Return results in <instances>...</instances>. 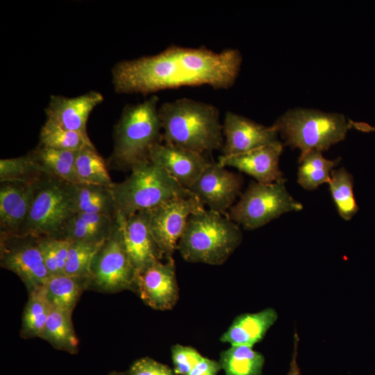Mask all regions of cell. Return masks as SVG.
I'll return each instance as SVG.
<instances>
[{
    "mask_svg": "<svg viewBox=\"0 0 375 375\" xmlns=\"http://www.w3.org/2000/svg\"><path fill=\"white\" fill-rule=\"evenodd\" d=\"M242 56L237 49L220 52L206 47L171 46L149 56L122 60L112 70L114 90L147 94L184 86L228 89L238 76Z\"/></svg>",
    "mask_w": 375,
    "mask_h": 375,
    "instance_id": "1",
    "label": "cell"
},
{
    "mask_svg": "<svg viewBox=\"0 0 375 375\" xmlns=\"http://www.w3.org/2000/svg\"><path fill=\"white\" fill-rule=\"evenodd\" d=\"M158 112L165 143L202 154L222 149L223 126L215 106L181 98L163 103Z\"/></svg>",
    "mask_w": 375,
    "mask_h": 375,
    "instance_id": "2",
    "label": "cell"
},
{
    "mask_svg": "<svg viewBox=\"0 0 375 375\" xmlns=\"http://www.w3.org/2000/svg\"><path fill=\"white\" fill-rule=\"evenodd\" d=\"M242 233L228 215L206 208L192 214L177 249L189 262L222 265L240 245Z\"/></svg>",
    "mask_w": 375,
    "mask_h": 375,
    "instance_id": "3",
    "label": "cell"
},
{
    "mask_svg": "<svg viewBox=\"0 0 375 375\" xmlns=\"http://www.w3.org/2000/svg\"><path fill=\"white\" fill-rule=\"evenodd\" d=\"M156 95L129 105L123 110L114 128L113 151L110 158L112 168L128 170L149 160L150 148L162 142V126Z\"/></svg>",
    "mask_w": 375,
    "mask_h": 375,
    "instance_id": "4",
    "label": "cell"
},
{
    "mask_svg": "<svg viewBox=\"0 0 375 375\" xmlns=\"http://www.w3.org/2000/svg\"><path fill=\"white\" fill-rule=\"evenodd\" d=\"M123 181L110 188L117 209L127 218L176 198L194 195L149 160L137 164Z\"/></svg>",
    "mask_w": 375,
    "mask_h": 375,
    "instance_id": "5",
    "label": "cell"
},
{
    "mask_svg": "<svg viewBox=\"0 0 375 375\" xmlns=\"http://www.w3.org/2000/svg\"><path fill=\"white\" fill-rule=\"evenodd\" d=\"M272 126L286 145L300 149V156L311 150L328 149L344 139L349 127L342 114L305 108L288 110Z\"/></svg>",
    "mask_w": 375,
    "mask_h": 375,
    "instance_id": "6",
    "label": "cell"
},
{
    "mask_svg": "<svg viewBox=\"0 0 375 375\" xmlns=\"http://www.w3.org/2000/svg\"><path fill=\"white\" fill-rule=\"evenodd\" d=\"M70 184L53 176L38 183L19 235L59 239L74 213Z\"/></svg>",
    "mask_w": 375,
    "mask_h": 375,
    "instance_id": "7",
    "label": "cell"
},
{
    "mask_svg": "<svg viewBox=\"0 0 375 375\" xmlns=\"http://www.w3.org/2000/svg\"><path fill=\"white\" fill-rule=\"evenodd\" d=\"M137 278L138 272L125 247L121 217L117 212L110 235L92 260L88 290L103 293L136 292Z\"/></svg>",
    "mask_w": 375,
    "mask_h": 375,
    "instance_id": "8",
    "label": "cell"
},
{
    "mask_svg": "<svg viewBox=\"0 0 375 375\" xmlns=\"http://www.w3.org/2000/svg\"><path fill=\"white\" fill-rule=\"evenodd\" d=\"M285 180L270 184L251 181L228 217L245 229L260 228L281 215L303 208L287 191Z\"/></svg>",
    "mask_w": 375,
    "mask_h": 375,
    "instance_id": "9",
    "label": "cell"
},
{
    "mask_svg": "<svg viewBox=\"0 0 375 375\" xmlns=\"http://www.w3.org/2000/svg\"><path fill=\"white\" fill-rule=\"evenodd\" d=\"M0 265L22 280L28 294L42 289L51 276L38 238L31 235H0Z\"/></svg>",
    "mask_w": 375,
    "mask_h": 375,
    "instance_id": "10",
    "label": "cell"
},
{
    "mask_svg": "<svg viewBox=\"0 0 375 375\" xmlns=\"http://www.w3.org/2000/svg\"><path fill=\"white\" fill-rule=\"evenodd\" d=\"M205 206L195 196L176 198L148 210L149 225L163 258L172 257L190 216Z\"/></svg>",
    "mask_w": 375,
    "mask_h": 375,
    "instance_id": "11",
    "label": "cell"
},
{
    "mask_svg": "<svg viewBox=\"0 0 375 375\" xmlns=\"http://www.w3.org/2000/svg\"><path fill=\"white\" fill-rule=\"evenodd\" d=\"M242 183L239 174L218 162H211L190 191L209 210L224 214L240 194Z\"/></svg>",
    "mask_w": 375,
    "mask_h": 375,
    "instance_id": "12",
    "label": "cell"
},
{
    "mask_svg": "<svg viewBox=\"0 0 375 375\" xmlns=\"http://www.w3.org/2000/svg\"><path fill=\"white\" fill-rule=\"evenodd\" d=\"M142 301L157 310H172L179 299L172 257L159 260L138 273L137 292Z\"/></svg>",
    "mask_w": 375,
    "mask_h": 375,
    "instance_id": "13",
    "label": "cell"
},
{
    "mask_svg": "<svg viewBox=\"0 0 375 375\" xmlns=\"http://www.w3.org/2000/svg\"><path fill=\"white\" fill-rule=\"evenodd\" d=\"M222 126V156L242 153L278 141V133L273 126H265L233 112L225 114Z\"/></svg>",
    "mask_w": 375,
    "mask_h": 375,
    "instance_id": "14",
    "label": "cell"
},
{
    "mask_svg": "<svg viewBox=\"0 0 375 375\" xmlns=\"http://www.w3.org/2000/svg\"><path fill=\"white\" fill-rule=\"evenodd\" d=\"M149 160L189 190L211 162L204 154L162 142L150 148Z\"/></svg>",
    "mask_w": 375,
    "mask_h": 375,
    "instance_id": "15",
    "label": "cell"
},
{
    "mask_svg": "<svg viewBox=\"0 0 375 375\" xmlns=\"http://www.w3.org/2000/svg\"><path fill=\"white\" fill-rule=\"evenodd\" d=\"M117 213L122 220L127 253L138 273L164 259L151 231L148 210L138 212L127 218Z\"/></svg>",
    "mask_w": 375,
    "mask_h": 375,
    "instance_id": "16",
    "label": "cell"
},
{
    "mask_svg": "<svg viewBox=\"0 0 375 375\" xmlns=\"http://www.w3.org/2000/svg\"><path fill=\"white\" fill-rule=\"evenodd\" d=\"M282 151L283 144L278 140L242 153L221 156L218 162L224 167H235L258 183L270 184L285 180L278 166Z\"/></svg>",
    "mask_w": 375,
    "mask_h": 375,
    "instance_id": "17",
    "label": "cell"
},
{
    "mask_svg": "<svg viewBox=\"0 0 375 375\" xmlns=\"http://www.w3.org/2000/svg\"><path fill=\"white\" fill-rule=\"evenodd\" d=\"M103 101V95L95 91L76 97L52 95L45 109L47 120L64 128L88 134L89 115Z\"/></svg>",
    "mask_w": 375,
    "mask_h": 375,
    "instance_id": "18",
    "label": "cell"
},
{
    "mask_svg": "<svg viewBox=\"0 0 375 375\" xmlns=\"http://www.w3.org/2000/svg\"><path fill=\"white\" fill-rule=\"evenodd\" d=\"M37 184L1 183L0 235H19L27 218Z\"/></svg>",
    "mask_w": 375,
    "mask_h": 375,
    "instance_id": "19",
    "label": "cell"
},
{
    "mask_svg": "<svg viewBox=\"0 0 375 375\" xmlns=\"http://www.w3.org/2000/svg\"><path fill=\"white\" fill-rule=\"evenodd\" d=\"M277 319L278 314L272 308L254 313L241 314L234 319L220 337V341L229 343L231 346L253 347L264 338Z\"/></svg>",
    "mask_w": 375,
    "mask_h": 375,
    "instance_id": "20",
    "label": "cell"
},
{
    "mask_svg": "<svg viewBox=\"0 0 375 375\" xmlns=\"http://www.w3.org/2000/svg\"><path fill=\"white\" fill-rule=\"evenodd\" d=\"M115 217L74 212L66 223L59 239L89 243L103 242L112 231Z\"/></svg>",
    "mask_w": 375,
    "mask_h": 375,
    "instance_id": "21",
    "label": "cell"
},
{
    "mask_svg": "<svg viewBox=\"0 0 375 375\" xmlns=\"http://www.w3.org/2000/svg\"><path fill=\"white\" fill-rule=\"evenodd\" d=\"M70 190L74 212L115 217L117 209L110 188L88 183H71Z\"/></svg>",
    "mask_w": 375,
    "mask_h": 375,
    "instance_id": "22",
    "label": "cell"
},
{
    "mask_svg": "<svg viewBox=\"0 0 375 375\" xmlns=\"http://www.w3.org/2000/svg\"><path fill=\"white\" fill-rule=\"evenodd\" d=\"M71 312L52 307L40 338L58 350L72 354L78 351V340Z\"/></svg>",
    "mask_w": 375,
    "mask_h": 375,
    "instance_id": "23",
    "label": "cell"
},
{
    "mask_svg": "<svg viewBox=\"0 0 375 375\" xmlns=\"http://www.w3.org/2000/svg\"><path fill=\"white\" fill-rule=\"evenodd\" d=\"M88 278L66 274L51 276L42 288L52 307L72 312L82 293L88 290Z\"/></svg>",
    "mask_w": 375,
    "mask_h": 375,
    "instance_id": "24",
    "label": "cell"
},
{
    "mask_svg": "<svg viewBox=\"0 0 375 375\" xmlns=\"http://www.w3.org/2000/svg\"><path fill=\"white\" fill-rule=\"evenodd\" d=\"M51 176L36 158L33 151L26 156L1 159L0 181L35 185Z\"/></svg>",
    "mask_w": 375,
    "mask_h": 375,
    "instance_id": "25",
    "label": "cell"
},
{
    "mask_svg": "<svg viewBox=\"0 0 375 375\" xmlns=\"http://www.w3.org/2000/svg\"><path fill=\"white\" fill-rule=\"evenodd\" d=\"M219 362L225 375H262L265 358L253 347L236 345L222 351Z\"/></svg>",
    "mask_w": 375,
    "mask_h": 375,
    "instance_id": "26",
    "label": "cell"
},
{
    "mask_svg": "<svg viewBox=\"0 0 375 375\" xmlns=\"http://www.w3.org/2000/svg\"><path fill=\"white\" fill-rule=\"evenodd\" d=\"M299 162L297 181L304 189L312 190L330 181L331 171L338 160H328L321 151L311 150L301 156Z\"/></svg>",
    "mask_w": 375,
    "mask_h": 375,
    "instance_id": "27",
    "label": "cell"
},
{
    "mask_svg": "<svg viewBox=\"0 0 375 375\" xmlns=\"http://www.w3.org/2000/svg\"><path fill=\"white\" fill-rule=\"evenodd\" d=\"M75 172L78 183H88L111 188L115 183L108 173L104 159L95 147L77 151Z\"/></svg>",
    "mask_w": 375,
    "mask_h": 375,
    "instance_id": "28",
    "label": "cell"
},
{
    "mask_svg": "<svg viewBox=\"0 0 375 375\" xmlns=\"http://www.w3.org/2000/svg\"><path fill=\"white\" fill-rule=\"evenodd\" d=\"M32 151L51 176L69 183H78L75 172L77 151L48 148L40 145Z\"/></svg>",
    "mask_w": 375,
    "mask_h": 375,
    "instance_id": "29",
    "label": "cell"
},
{
    "mask_svg": "<svg viewBox=\"0 0 375 375\" xmlns=\"http://www.w3.org/2000/svg\"><path fill=\"white\" fill-rule=\"evenodd\" d=\"M51 308L42 288L28 294L22 317L20 336L24 339L40 338Z\"/></svg>",
    "mask_w": 375,
    "mask_h": 375,
    "instance_id": "30",
    "label": "cell"
},
{
    "mask_svg": "<svg viewBox=\"0 0 375 375\" xmlns=\"http://www.w3.org/2000/svg\"><path fill=\"white\" fill-rule=\"evenodd\" d=\"M39 145L74 151L94 147L88 134L64 128L49 120L40 130Z\"/></svg>",
    "mask_w": 375,
    "mask_h": 375,
    "instance_id": "31",
    "label": "cell"
},
{
    "mask_svg": "<svg viewBox=\"0 0 375 375\" xmlns=\"http://www.w3.org/2000/svg\"><path fill=\"white\" fill-rule=\"evenodd\" d=\"M353 176L344 168L333 169L328 182L331 194L340 215L349 220L358 207L353 193Z\"/></svg>",
    "mask_w": 375,
    "mask_h": 375,
    "instance_id": "32",
    "label": "cell"
},
{
    "mask_svg": "<svg viewBox=\"0 0 375 375\" xmlns=\"http://www.w3.org/2000/svg\"><path fill=\"white\" fill-rule=\"evenodd\" d=\"M104 241L99 243L72 242L64 274L88 279L92 260Z\"/></svg>",
    "mask_w": 375,
    "mask_h": 375,
    "instance_id": "33",
    "label": "cell"
},
{
    "mask_svg": "<svg viewBox=\"0 0 375 375\" xmlns=\"http://www.w3.org/2000/svg\"><path fill=\"white\" fill-rule=\"evenodd\" d=\"M174 372L178 375H188L203 356L194 347L174 344L171 348Z\"/></svg>",
    "mask_w": 375,
    "mask_h": 375,
    "instance_id": "34",
    "label": "cell"
},
{
    "mask_svg": "<svg viewBox=\"0 0 375 375\" xmlns=\"http://www.w3.org/2000/svg\"><path fill=\"white\" fill-rule=\"evenodd\" d=\"M128 375H174L169 366L149 357L134 361L127 372Z\"/></svg>",
    "mask_w": 375,
    "mask_h": 375,
    "instance_id": "35",
    "label": "cell"
},
{
    "mask_svg": "<svg viewBox=\"0 0 375 375\" xmlns=\"http://www.w3.org/2000/svg\"><path fill=\"white\" fill-rule=\"evenodd\" d=\"M38 240L44 264L51 276L60 274L53 247V238L47 236L39 237L38 238Z\"/></svg>",
    "mask_w": 375,
    "mask_h": 375,
    "instance_id": "36",
    "label": "cell"
},
{
    "mask_svg": "<svg viewBox=\"0 0 375 375\" xmlns=\"http://www.w3.org/2000/svg\"><path fill=\"white\" fill-rule=\"evenodd\" d=\"M221 369L219 361L203 357L188 375H217Z\"/></svg>",
    "mask_w": 375,
    "mask_h": 375,
    "instance_id": "37",
    "label": "cell"
},
{
    "mask_svg": "<svg viewBox=\"0 0 375 375\" xmlns=\"http://www.w3.org/2000/svg\"><path fill=\"white\" fill-rule=\"evenodd\" d=\"M71 241L53 238V247L56 252L58 266L60 274H64Z\"/></svg>",
    "mask_w": 375,
    "mask_h": 375,
    "instance_id": "38",
    "label": "cell"
},
{
    "mask_svg": "<svg viewBox=\"0 0 375 375\" xmlns=\"http://www.w3.org/2000/svg\"><path fill=\"white\" fill-rule=\"evenodd\" d=\"M299 342V338L297 335V331H295L294 335V350L292 353V360L290 365V369L287 375H300V369L297 364V348Z\"/></svg>",
    "mask_w": 375,
    "mask_h": 375,
    "instance_id": "39",
    "label": "cell"
},
{
    "mask_svg": "<svg viewBox=\"0 0 375 375\" xmlns=\"http://www.w3.org/2000/svg\"><path fill=\"white\" fill-rule=\"evenodd\" d=\"M108 375H128L127 372L112 371Z\"/></svg>",
    "mask_w": 375,
    "mask_h": 375,
    "instance_id": "40",
    "label": "cell"
}]
</instances>
